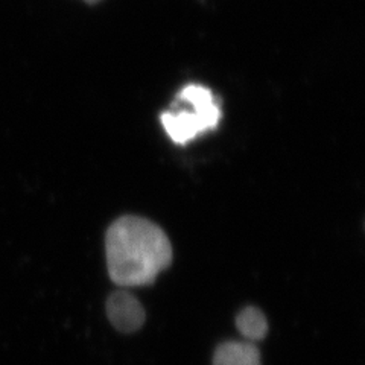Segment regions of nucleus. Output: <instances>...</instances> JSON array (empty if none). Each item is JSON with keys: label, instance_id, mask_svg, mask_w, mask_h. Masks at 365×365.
<instances>
[{"label": "nucleus", "instance_id": "obj_1", "mask_svg": "<svg viewBox=\"0 0 365 365\" xmlns=\"http://www.w3.org/2000/svg\"><path fill=\"white\" fill-rule=\"evenodd\" d=\"M107 267L119 287H145L173 262V245L166 233L139 216H123L108 228Z\"/></svg>", "mask_w": 365, "mask_h": 365}, {"label": "nucleus", "instance_id": "obj_2", "mask_svg": "<svg viewBox=\"0 0 365 365\" xmlns=\"http://www.w3.org/2000/svg\"><path fill=\"white\" fill-rule=\"evenodd\" d=\"M177 98L190 108H182L178 113L165 111L160 116L166 134L174 143L186 145L198 135L218 127L221 107L207 87L189 84L181 88Z\"/></svg>", "mask_w": 365, "mask_h": 365}, {"label": "nucleus", "instance_id": "obj_3", "mask_svg": "<svg viewBox=\"0 0 365 365\" xmlns=\"http://www.w3.org/2000/svg\"><path fill=\"white\" fill-rule=\"evenodd\" d=\"M107 315L110 323L122 334H133L145 323V311L134 295L118 291L107 300Z\"/></svg>", "mask_w": 365, "mask_h": 365}, {"label": "nucleus", "instance_id": "obj_4", "mask_svg": "<svg viewBox=\"0 0 365 365\" xmlns=\"http://www.w3.org/2000/svg\"><path fill=\"white\" fill-rule=\"evenodd\" d=\"M213 365H262L260 353L251 342L227 341L216 349Z\"/></svg>", "mask_w": 365, "mask_h": 365}, {"label": "nucleus", "instance_id": "obj_5", "mask_svg": "<svg viewBox=\"0 0 365 365\" xmlns=\"http://www.w3.org/2000/svg\"><path fill=\"white\" fill-rule=\"evenodd\" d=\"M236 326L248 341H260L268 334V322L264 312L253 306H248L237 314Z\"/></svg>", "mask_w": 365, "mask_h": 365}, {"label": "nucleus", "instance_id": "obj_6", "mask_svg": "<svg viewBox=\"0 0 365 365\" xmlns=\"http://www.w3.org/2000/svg\"><path fill=\"white\" fill-rule=\"evenodd\" d=\"M84 2H87V4H90V5H95V4L101 2V0H84Z\"/></svg>", "mask_w": 365, "mask_h": 365}]
</instances>
